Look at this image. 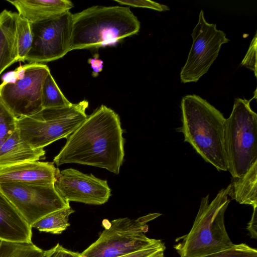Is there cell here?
Masks as SVG:
<instances>
[{"label":"cell","instance_id":"d4e9b609","mask_svg":"<svg viewBox=\"0 0 257 257\" xmlns=\"http://www.w3.org/2000/svg\"><path fill=\"white\" fill-rule=\"evenodd\" d=\"M115 1L121 5H128L135 7L149 8L158 11H166L169 10V8L167 6L151 1L115 0Z\"/></svg>","mask_w":257,"mask_h":257},{"label":"cell","instance_id":"9a60e30c","mask_svg":"<svg viewBox=\"0 0 257 257\" xmlns=\"http://www.w3.org/2000/svg\"><path fill=\"white\" fill-rule=\"evenodd\" d=\"M45 155L44 148L32 147L16 129L0 147V168L38 161Z\"/></svg>","mask_w":257,"mask_h":257},{"label":"cell","instance_id":"1f68e13d","mask_svg":"<svg viewBox=\"0 0 257 257\" xmlns=\"http://www.w3.org/2000/svg\"><path fill=\"white\" fill-rule=\"evenodd\" d=\"M164 250L160 251L151 257H164Z\"/></svg>","mask_w":257,"mask_h":257},{"label":"cell","instance_id":"7a4b0ae2","mask_svg":"<svg viewBox=\"0 0 257 257\" xmlns=\"http://www.w3.org/2000/svg\"><path fill=\"white\" fill-rule=\"evenodd\" d=\"M182 126L178 129L207 163L218 171L228 170L225 148V125L223 114L206 100L193 94L181 102Z\"/></svg>","mask_w":257,"mask_h":257},{"label":"cell","instance_id":"484cf974","mask_svg":"<svg viewBox=\"0 0 257 257\" xmlns=\"http://www.w3.org/2000/svg\"><path fill=\"white\" fill-rule=\"evenodd\" d=\"M256 34L253 38L248 51L241 63L242 65L253 71L255 76H256Z\"/></svg>","mask_w":257,"mask_h":257},{"label":"cell","instance_id":"ac0fdd59","mask_svg":"<svg viewBox=\"0 0 257 257\" xmlns=\"http://www.w3.org/2000/svg\"><path fill=\"white\" fill-rule=\"evenodd\" d=\"M257 162L240 177H232L228 196L241 204L257 207Z\"/></svg>","mask_w":257,"mask_h":257},{"label":"cell","instance_id":"7c38bea8","mask_svg":"<svg viewBox=\"0 0 257 257\" xmlns=\"http://www.w3.org/2000/svg\"><path fill=\"white\" fill-rule=\"evenodd\" d=\"M54 186L58 194L69 202L101 205L106 203L111 195L106 180L73 168L59 171Z\"/></svg>","mask_w":257,"mask_h":257},{"label":"cell","instance_id":"f1b7e54d","mask_svg":"<svg viewBox=\"0 0 257 257\" xmlns=\"http://www.w3.org/2000/svg\"><path fill=\"white\" fill-rule=\"evenodd\" d=\"M251 219L248 223L247 229L251 238H257V207H253Z\"/></svg>","mask_w":257,"mask_h":257},{"label":"cell","instance_id":"5bb4252c","mask_svg":"<svg viewBox=\"0 0 257 257\" xmlns=\"http://www.w3.org/2000/svg\"><path fill=\"white\" fill-rule=\"evenodd\" d=\"M32 227L0 191V241L32 242Z\"/></svg>","mask_w":257,"mask_h":257},{"label":"cell","instance_id":"2e32d148","mask_svg":"<svg viewBox=\"0 0 257 257\" xmlns=\"http://www.w3.org/2000/svg\"><path fill=\"white\" fill-rule=\"evenodd\" d=\"M13 5L18 14L31 23L38 22L57 14L69 11L73 7L68 0L7 1Z\"/></svg>","mask_w":257,"mask_h":257},{"label":"cell","instance_id":"5b68a950","mask_svg":"<svg viewBox=\"0 0 257 257\" xmlns=\"http://www.w3.org/2000/svg\"><path fill=\"white\" fill-rule=\"evenodd\" d=\"M252 99H235L232 112L225 120L227 171L233 178L244 175L257 162V114L250 108Z\"/></svg>","mask_w":257,"mask_h":257},{"label":"cell","instance_id":"9c48e42d","mask_svg":"<svg viewBox=\"0 0 257 257\" xmlns=\"http://www.w3.org/2000/svg\"><path fill=\"white\" fill-rule=\"evenodd\" d=\"M72 22L68 11L31 23L33 41L25 61L43 64L64 56L69 52Z\"/></svg>","mask_w":257,"mask_h":257},{"label":"cell","instance_id":"7402d4cb","mask_svg":"<svg viewBox=\"0 0 257 257\" xmlns=\"http://www.w3.org/2000/svg\"><path fill=\"white\" fill-rule=\"evenodd\" d=\"M16 39L18 61L24 62L32 45L33 34L31 23L18 13L16 21Z\"/></svg>","mask_w":257,"mask_h":257},{"label":"cell","instance_id":"6da1fadb","mask_svg":"<svg viewBox=\"0 0 257 257\" xmlns=\"http://www.w3.org/2000/svg\"><path fill=\"white\" fill-rule=\"evenodd\" d=\"M122 134L118 114L101 105L68 137L53 162L57 166L89 165L118 174L124 155Z\"/></svg>","mask_w":257,"mask_h":257},{"label":"cell","instance_id":"8992f818","mask_svg":"<svg viewBox=\"0 0 257 257\" xmlns=\"http://www.w3.org/2000/svg\"><path fill=\"white\" fill-rule=\"evenodd\" d=\"M88 102L84 100L67 106L43 108L28 116L16 119L23 140L35 149L67 138L85 119Z\"/></svg>","mask_w":257,"mask_h":257},{"label":"cell","instance_id":"8fae6325","mask_svg":"<svg viewBox=\"0 0 257 257\" xmlns=\"http://www.w3.org/2000/svg\"><path fill=\"white\" fill-rule=\"evenodd\" d=\"M191 36L192 45L180 72V79L183 83L197 82L207 72L216 59L221 45L229 41L222 31L216 29L215 24L206 21L202 10Z\"/></svg>","mask_w":257,"mask_h":257},{"label":"cell","instance_id":"cb8c5ba5","mask_svg":"<svg viewBox=\"0 0 257 257\" xmlns=\"http://www.w3.org/2000/svg\"><path fill=\"white\" fill-rule=\"evenodd\" d=\"M201 257H257V250L245 243L233 244L229 248Z\"/></svg>","mask_w":257,"mask_h":257},{"label":"cell","instance_id":"4316f807","mask_svg":"<svg viewBox=\"0 0 257 257\" xmlns=\"http://www.w3.org/2000/svg\"><path fill=\"white\" fill-rule=\"evenodd\" d=\"M165 246L161 240H158L150 246L140 251L119 257H151L160 251L165 250ZM79 257L80 256L79 254Z\"/></svg>","mask_w":257,"mask_h":257},{"label":"cell","instance_id":"52a82bcc","mask_svg":"<svg viewBox=\"0 0 257 257\" xmlns=\"http://www.w3.org/2000/svg\"><path fill=\"white\" fill-rule=\"evenodd\" d=\"M161 214L151 213L136 219L120 218L111 222L105 220L104 229L98 238L80 255L81 257H119L146 248L158 239L145 235L147 223Z\"/></svg>","mask_w":257,"mask_h":257},{"label":"cell","instance_id":"603a6c76","mask_svg":"<svg viewBox=\"0 0 257 257\" xmlns=\"http://www.w3.org/2000/svg\"><path fill=\"white\" fill-rule=\"evenodd\" d=\"M16 119L0 98V147L17 129Z\"/></svg>","mask_w":257,"mask_h":257},{"label":"cell","instance_id":"277c9868","mask_svg":"<svg viewBox=\"0 0 257 257\" xmlns=\"http://www.w3.org/2000/svg\"><path fill=\"white\" fill-rule=\"evenodd\" d=\"M229 186L219 191L209 202V195L201 199L199 209L190 232L180 237L174 246L180 257H201L232 246L226 230L225 212L229 203Z\"/></svg>","mask_w":257,"mask_h":257},{"label":"cell","instance_id":"4fadbf2b","mask_svg":"<svg viewBox=\"0 0 257 257\" xmlns=\"http://www.w3.org/2000/svg\"><path fill=\"white\" fill-rule=\"evenodd\" d=\"M59 169L50 162L31 161L0 168V183L54 185Z\"/></svg>","mask_w":257,"mask_h":257},{"label":"cell","instance_id":"83f0119b","mask_svg":"<svg viewBox=\"0 0 257 257\" xmlns=\"http://www.w3.org/2000/svg\"><path fill=\"white\" fill-rule=\"evenodd\" d=\"M88 63L90 65L93 70V77H97L99 75V73L103 70V61L99 58V55L96 53L94 54L93 58L88 59Z\"/></svg>","mask_w":257,"mask_h":257},{"label":"cell","instance_id":"ba28073f","mask_svg":"<svg viewBox=\"0 0 257 257\" xmlns=\"http://www.w3.org/2000/svg\"><path fill=\"white\" fill-rule=\"evenodd\" d=\"M12 81L0 84V98L16 118L34 114L42 109V88L50 72L45 64L29 63L13 72Z\"/></svg>","mask_w":257,"mask_h":257},{"label":"cell","instance_id":"4dcf8cb0","mask_svg":"<svg viewBox=\"0 0 257 257\" xmlns=\"http://www.w3.org/2000/svg\"><path fill=\"white\" fill-rule=\"evenodd\" d=\"M79 253L68 250L62 246L61 257H79Z\"/></svg>","mask_w":257,"mask_h":257},{"label":"cell","instance_id":"d6986e66","mask_svg":"<svg viewBox=\"0 0 257 257\" xmlns=\"http://www.w3.org/2000/svg\"><path fill=\"white\" fill-rule=\"evenodd\" d=\"M75 211L70 206L53 212L32 225L40 231L61 234L69 226V216Z\"/></svg>","mask_w":257,"mask_h":257},{"label":"cell","instance_id":"f546056e","mask_svg":"<svg viewBox=\"0 0 257 257\" xmlns=\"http://www.w3.org/2000/svg\"><path fill=\"white\" fill-rule=\"evenodd\" d=\"M62 247V245L59 244V243H57L53 248L47 250L45 257H61Z\"/></svg>","mask_w":257,"mask_h":257},{"label":"cell","instance_id":"44dd1931","mask_svg":"<svg viewBox=\"0 0 257 257\" xmlns=\"http://www.w3.org/2000/svg\"><path fill=\"white\" fill-rule=\"evenodd\" d=\"M41 101L43 108L67 106L72 104L61 91L50 72L42 85Z\"/></svg>","mask_w":257,"mask_h":257},{"label":"cell","instance_id":"ffe728a7","mask_svg":"<svg viewBox=\"0 0 257 257\" xmlns=\"http://www.w3.org/2000/svg\"><path fill=\"white\" fill-rule=\"evenodd\" d=\"M47 252L32 242L0 241V257H45Z\"/></svg>","mask_w":257,"mask_h":257},{"label":"cell","instance_id":"3957f363","mask_svg":"<svg viewBox=\"0 0 257 257\" xmlns=\"http://www.w3.org/2000/svg\"><path fill=\"white\" fill-rule=\"evenodd\" d=\"M140 23L129 8L93 6L72 14L69 52L115 45L138 33Z\"/></svg>","mask_w":257,"mask_h":257},{"label":"cell","instance_id":"30bf717a","mask_svg":"<svg viewBox=\"0 0 257 257\" xmlns=\"http://www.w3.org/2000/svg\"><path fill=\"white\" fill-rule=\"evenodd\" d=\"M0 191L31 226L49 213L70 206L54 185L0 183Z\"/></svg>","mask_w":257,"mask_h":257},{"label":"cell","instance_id":"e0dca14e","mask_svg":"<svg viewBox=\"0 0 257 257\" xmlns=\"http://www.w3.org/2000/svg\"><path fill=\"white\" fill-rule=\"evenodd\" d=\"M18 13L3 10L0 14V75L18 61L16 39Z\"/></svg>","mask_w":257,"mask_h":257}]
</instances>
